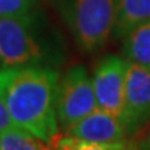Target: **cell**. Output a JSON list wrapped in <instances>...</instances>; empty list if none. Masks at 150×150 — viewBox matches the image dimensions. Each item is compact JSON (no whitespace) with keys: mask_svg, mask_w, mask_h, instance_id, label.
Segmentation results:
<instances>
[{"mask_svg":"<svg viewBox=\"0 0 150 150\" xmlns=\"http://www.w3.org/2000/svg\"><path fill=\"white\" fill-rule=\"evenodd\" d=\"M97 108L92 76L83 65H72L59 78L56 110L59 124L68 129Z\"/></svg>","mask_w":150,"mask_h":150,"instance_id":"cell-4","label":"cell"},{"mask_svg":"<svg viewBox=\"0 0 150 150\" xmlns=\"http://www.w3.org/2000/svg\"><path fill=\"white\" fill-rule=\"evenodd\" d=\"M67 60V43L42 10L0 17L1 67H59Z\"/></svg>","mask_w":150,"mask_h":150,"instance_id":"cell-2","label":"cell"},{"mask_svg":"<svg viewBox=\"0 0 150 150\" xmlns=\"http://www.w3.org/2000/svg\"><path fill=\"white\" fill-rule=\"evenodd\" d=\"M122 39L124 57L129 61L150 67V20L131 29Z\"/></svg>","mask_w":150,"mask_h":150,"instance_id":"cell-9","label":"cell"},{"mask_svg":"<svg viewBox=\"0 0 150 150\" xmlns=\"http://www.w3.org/2000/svg\"><path fill=\"white\" fill-rule=\"evenodd\" d=\"M13 125H14V124L11 121L10 114H8L4 102H3V99L0 96V132L7 128H10V127H13Z\"/></svg>","mask_w":150,"mask_h":150,"instance_id":"cell-13","label":"cell"},{"mask_svg":"<svg viewBox=\"0 0 150 150\" xmlns=\"http://www.w3.org/2000/svg\"><path fill=\"white\" fill-rule=\"evenodd\" d=\"M70 135L78 136L96 145L99 150H117L129 147V138L122 122L100 108H95L78 124L67 129Z\"/></svg>","mask_w":150,"mask_h":150,"instance_id":"cell-7","label":"cell"},{"mask_svg":"<svg viewBox=\"0 0 150 150\" xmlns=\"http://www.w3.org/2000/svg\"><path fill=\"white\" fill-rule=\"evenodd\" d=\"M150 121V67L128 60L122 124L131 139Z\"/></svg>","mask_w":150,"mask_h":150,"instance_id":"cell-6","label":"cell"},{"mask_svg":"<svg viewBox=\"0 0 150 150\" xmlns=\"http://www.w3.org/2000/svg\"><path fill=\"white\" fill-rule=\"evenodd\" d=\"M150 20V0H115L112 36L122 39L142 22Z\"/></svg>","mask_w":150,"mask_h":150,"instance_id":"cell-8","label":"cell"},{"mask_svg":"<svg viewBox=\"0 0 150 150\" xmlns=\"http://www.w3.org/2000/svg\"><path fill=\"white\" fill-rule=\"evenodd\" d=\"M38 0H0V17L16 16L32 10Z\"/></svg>","mask_w":150,"mask_h":150,"instance_id":"cell-11","label":"cell"},{"mask_svg":"<svg viewBox=\"0 0 150 150\" xmlns=\"http://www.w3.org/2000/svg\"><path fill=\"white\" fill-rule=\"evenodd\" d=\"M129 147L150 150V121L136 135L129 139Z\"/></svg>","mask_w":150,"mask_h":150,"instance_id":"cell-12","label":"cell"},{"mask_svg":"<svg viewBox=\"0 0 150 150\" xmlns=\"http://www.w3.org/2000/svg\"><path fill=\"white\" fill-rule=\"evenodd\" d=\"M60 75L52 67L25 65L0 70V96L14 125L50 145L59 134L56 92Z\"/></svg>","mask_w":150,"mask_h":150,"instance_id":"cell-1","label":"cell"},{"mask_svg":"<svg viewBox=\"0 0 150 150\" xmlns=\"http://www.w3.org/2000/svg\"><path fill=\"white\" fill-rule=\"evenodd\" d=\"M75 45L86 53L106 46L112 33L115 0H53Z\"/></svg>","mask_w":150,"mask_h":150,"instance_id":"cell-3","label":"cell"},{"mask_svg":"<svg viewBox=\"0 0 150 150\" xmlns=\"http://www.w3.org/2000/svg\"><path fill=\"white\" fill-rule=\"evenodd\" d=\"M127 65L128 60L125 57L110 54L97 63L92 76L97 108L118 118L121 122L124 112Z\"/></svg>","mask_w":150,"mask_h":150,"instance_id":"cell-5","label":"cell"},{"mask_svg":"<svg viewBox=\"0 0 150 150\" xmlns=\"http://www.w3.org/2000/svg\"><path fill=\"white\" fill-rule=\"evenodd\" d=\"M52 149L50 146L29 134L28 131L13 125L0 132V150H42Z\"/></svg>","mask_w":150,"mask_h":150,"instance_id":"cell-10","label":"cell"}]
</instances>
